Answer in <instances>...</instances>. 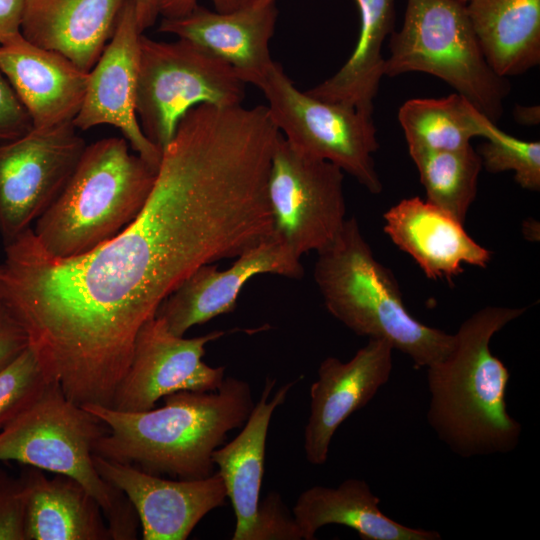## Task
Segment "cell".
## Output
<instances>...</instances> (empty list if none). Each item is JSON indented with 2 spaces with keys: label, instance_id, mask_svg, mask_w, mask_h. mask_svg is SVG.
<instances>
[{
  "label": "cell",
  "instance_id": "cell-1",
  "mask_svg": "<svg viewBox=\"0 0 540 540\" xmlns=\"http://www.w3.org/2000/svg\"><path fill=\"white\" fill-rule=\"evenodd\" d=\"M268 167L228 128L183 118L139 215L111 240L55 259L32 228L5 244L0 280L52 377L79 405L111 407L141 326L198 267L272 235Z\"/></svg>",
  "mask_w": 540,
  "mask_h": 540
},
{
  "label": "cell",
  "instance_id": "cell-2",
  "mask_svg": "<svg viewBox=\"0 0 540 540\" xmlns=\"http://www.w3.org/2000/svg\"><path fill=\"white\" fill-rule=\"evenodd\" d=\"M164 400L138 412L83 405L108 428L94 454L155 475L204 478L214 472L213 451L243 426L255 404L248 382L235 377L214 391H179Z\"/></svg>",
  "mask_w": 540,
  "mask_h": 540
},
{
  "label": "cell",
  "instance_id": "cell-3",
  "mask_svg": "<svg viewBox=\"0 0 540 540\" xmlns=\"http://www.w3.org/2000/svg\"><path fill=\"white\" fill-rule=\"evenodd\" d=\"M526 308L487 306L459 327L455 344L427 367V419L440 440L461 457L512 451L521 424L507 410L510 373L490 348L492 337Z\"/></svg>",
  "mask_w": 540,
  "mask_h": 540
},
{
  "label": "cell",
  "instance_id": "cell-4",
  "mask_svg": "<svg viewBox=\"0 0 540 540\" xmlns=\"http://www.w3.org/2000/svg\"><path fill=\"white\" fill-rule=\"evenodd\" d=\"M317 254L314 280L324 304L355 334L388 342L416 367L427 368L453 349L454 334L409 313L393 273L374 257L354 217Z\"/></svg>",
  "mask_w": 540,
  "mask_h": 540
},
{
  "label": "cell",
  "instance_id": "cell-5",
  "mask_svg": "<svg viewBox=\"0 0 540 540\" xmlns=\"http://www.w3.org/2000/svg\"><path fill=\"white\" fill-rule=\"evenodd\" d=\"M125 138L87 145L66 185L32 228L55 259L86 254L118 235L143 209L157 170Z\"/></svg>",
  "mask_w": 540,
  "mask_h": 540
},
{
  "label": "cell",
  "instance_id": "cell-6",
  "mask_svg": "<svg viewBox=\"0 0 540 540\" xmlns=\"http://www.w3.org/2000/svg\"><path fill=\"white\" fill-rule=\"evenodd\" d=\"M107 426L82 405L70 400L57 381L0 429V461L70 477L99 503L111 538H137L139 519L126 496L98 472L94 445Z\"/></svg>",
  "mask_w": 540,
  "mask_h": 540
},
{
  "label": "cell",
  "instance_id": "cell-7",
  "mask_svg": "<svg viewBox=\"0 0 540 540\" xmlns=\"http://www.w3.org/2000/svg\"><path fill=\"white\" fill-rule=\"evenodd\" d=\"M384 75H433L465 97L494 123L511 90L488 65L459 0H407L402 28L393 31Z\"/></svg>",
  "mask_w": 540,
  "mask_h": 540
},
{
  "label": "cell",
  "instance_id": "cell-8",
  "mask_svg": "<svg viewBox=\"0 0 540 540\" xmlns=\"http://www.w3.org/2000/svg\"><path fill=\"white\" fill-rule=\"evenodd\" d=\"M245 87L231 65L200 46L141 35L136 113L143 133L161 151L189 110L242 105Z\"/></svg>",
  "mask_w": 540,
  "mask_h": 540
},
{
  "label": "cell",
  "instance_id": "cell-9",
  "mask_svg": "<svg viewBox=\"0 0 540 540\" xmlns=\"http://www.w3.org/2000/svg\"><path fill=\"white\" fill-rule=\"evenodd\" d=\"M258 88L271 120L291 146L334 164L373 194L382 191L373 158L379 144L372 115L299 90L276 61Z\"/></svg>",
  "mask_w": 540,
  "mask_h": 540
},
{
  "label": "cell",
  "instance_id": "cell-10",
  "mask_svg": "<svg viewBox=\"0 0 540 540\" xmlns=\"http://www.w3.org/2000/svg\"><path fill=\"white\" fill-rule=\"evenodd\" d=\"M343 181L341 169L297 150L281 134L267 182L272 236L299 258L328 246L346 220Z\"/></svg>",
  "mask_w": 540,
  "mask_h": 540
},
{
  "label": "cell",
  "instance_id": "cell-11",
  "mask_svg": "<svg viewBox=\"0 0 540 540\" xmlns=\"http://www.w3.org/2000/svg\"><path fill=\"white\" fill-rule=\"evenodd\" d=\"M73 122L33 128L0 145V233L5 244L32 228L60 194L86 148Z\"/></svg>",
  "mask_w": 540,
  "mask_h": 540
},
{
  "label": "cell",
  "instance_id": "cell-12",
  "mask_svg": "<svg viewBox=\"0 0 540 540\" xmlns=\"http://www.w3.org/2000/svg\"><path fill=\"white\" fill-rule=\"evenodd\" d=\"M223 335V331L217 330L184 338L173 334L161 318L153 316L137 332L128 369L115 391L111 408L145 411L175 392L218 389L225 378V367H212L202 358L206 345Z\"/></svg>",
  "mask_w": 540,
  "mask_h": 540
},
{
  "label": "cell",
  "instance_id": "cell-13",
  "mask_svg": "<svg viewBox=\"0 0 540 540\" xmlns=\"http://www.w3.org/2000/svg\"><path fill=\"white\" fill-rule=\"evenodd\" d=\"M132 0H127L114 33L88 72L81 108L73 120L81 131L109 125L117 128L132 150L158 169L162 151L143 133L136 113L140 38Z\"/></svg>",
  "mask_w": 540,
  "mask_h": 540
},
{
  "label": "cell",
  "instance_id": "cell-14",
  "mask_svg": "<svg viewBox=\"0 0 540 540\" xmlns=\"http://www.w3.org/2000/svg\"><path fill=\"white\" fill-rule=\"evenodd\" d=\"M93 460L100 475L132 504L143 540H185L204 516L225 505L227 492L218 472L169 480L96 454Z\"/></svg>",
  "mask_w": 540,
  "mask_h": 540
},
{
  "label": "cell",
  "instance_id": "cell-15",
  "mask_svg": "<svg viewBox=\"0 0 540 540\" xmlns=\"http://www.w3.org/2000/svg\"><path fill=\"white\" fill-rule=\"evenodd\" d=\"M304 270L300 258L272 235L241 253L225 270L212 263L186 277L159 305L161 318L177 336L193 326L232 312L246 283L256 275L275 274L299 279Z\"/></svg>",
  "mask_w": 540,
  "mask_h": 540
},
{
  "label": "cell",
  "instance_id": "cell-16",
  "mask_svg": "<svg viewBox=\"0 0 540 540\" xmlns=\"http://www.w3.org/2000/svg\"><path fill=\"white\" fill-rule=\"evenodd\" d=\"M393 347L381 339H368L348 361L327 357L319 365L310 387V405L304 429V451L312 465H323L339 426L362 409L385 385L393 367Z\"/></svg>",
  "mask_w": 540,
  "mask_h": 540
},
{
  "label": "cell",
  "instance_id": "cell-17",
  "mask_svg": "<svg viewBox=\"0 0 540 540\" xmlns=\"http://www.w3.org/2000/svg\"><path fill=\"white\" fill-rule=\"evenodd\" d=\"M277 16L275 3L224 12L198 5L185 16L163 18L158 31L200 46L231 65L246 84L258 87L274 63L269 45Z\"/></svg>",
  "mask_w": 540,
  "mask_h": 540
},
{
  "label": "cell",
  "instance_id": "cell-18",
  "mask_svg": "<svg viewBox=\"0 0 540 540\" xmlns=\"http://www.w3.org/2000/svg\"><path fill=\"white\" fill-rule=\"evenodd\" d=\"M0 70L33 128L73 122L84 99L88 72L62 54L27 41L21 33L0 44Z\"/></svg>",
  "mask_w": 540,
  "mask_h": 540
},
{
  "label": "cell",
  "instance_id": "cell-19",
  "mask_svg": "<svg viewBox=\"0 0 540 540\" xmlns=\"http://www.w3.org/2000/svg\"><path fill=\"white\" fill-rule=\"evenodd\" d=\"M384 232L410 255L427 278L462 273L463 264L485 268L492 253L472 239L463 223L420 197L406 198L383 215Z\"/></svg>",
  "mask_w": 540,
  "mask_h": 540
},
{
  "label": "cell",
  "instance_id": "cell-20",
  "mask_svg": "<svg viewBox=\"0 0 540 540\" xmlns=\"http://www.w3.org/2000/svg\"><path fill=\"white\" fill-rule=\"evenodd\" d=\"M127 0H23L20 33L89 72Z\"/></svg>",
  "mask_w": 540,
  "mask_h": 540
},
{
  "label": "cell",
  "instance_id": "cell-21",
  "mask_svg": "<svg viewBox=\"0 0 540 540\" xmlns=\"http://www.w3.org/2000/svg\"><path fill=\"white\" fill-rule=\"evenodd\" d=\"M297 381L285 383L271 397L276 380L267 377L240 433L212 453V462L218 467L217 472L234 509L236 524L232 540H242L254 521L260 501L270 421Z\"/></svg>",
  "mask_w": 540,
  "mask_h": 540
},
{
  "label": "cell",
  "instance_id": "cell-22",
  "mask_svg": "<svg viewBox=\"0 0 540 540\" xmlns=\"http://www.w3.org/2000/svg\"><path fill=\"white\" fill-rule=\"evenodd\" d=\"M19 479L25 500L26 540H110L97 500L76 480L27 466Z\"/></svg>",
  "mask_w": 540,
  "mask_h": 540
},
{
  "label": "cell",
  "instance_id": "cell-23",
  "mask_svg": "<svg viewBox=\"0 0 540 540\" xmlns=\"http://www.w3.org/2000/svg\"><path fill=\"white\" fill-rule=\"evenodd\" d=\"M380 499L362 479L348 478L337 487L322 485L304 490L292 513L303 540L315 539L325 525H343L355 530L364 540H439L434 530L403 525L385 515Z\"/></svg>",
  "mask_w": 540,
  "mask_h": 540
},
{
  "label": "cell",
  "instance_id": "cell-24",
  "mask_svg": "<svg viewBox=\"0 0 540 540\" xmlns=\"http://www.w3.org/2000/svg\"><path fill=\"white\" fill-rule=\"evenodd\" d=\"M465 5L496 74L517 76L540 63V0H470Z\"/></svg>",
  "mask_w": 540,
  "mask_h": 540
},
{
  "label": "cell",
  "instance_id": "cell-25",
  "mask_svg": "<svg viewBox=\"0 0 540 540\" xmlns=\"http://www.w3.org/2000/svg\"><path fill=\"white\" fill-rule=\"evenodd\" d=\"M360 14L358 39L342 67L306 91L311 96L353 107L372 115L385 59L382 46L394 29V0H355Z\"/></svg>",
  "mask_w": 540,
  "mask_h": 540
},
{
  "label": "cell",
  "instance_id": "cell-26",
  "mask_svg": "<svg viewBox=\"0 0 540 540\" xmlns=\"http://www.w3.org/2000/svg\"><path fill=\"white\" fill-rule=\"evenodd\" d=\"M479 112L465 97L407 100L398 112L408 149L455 150L481 136Z\"/></svg>",
  "mask_w": 540,
  "mask_h": 540
},
{
  "label": "cell",
  "instance_id": "cell-27",
  "mask_svg": "<svg viewBox=\"0 0 540 540\" xmlns=\"http://www.w3.org/2000/svg\"><path fill=\"white\" fill-rule=\"evenodd\" d=\"M426 201L464 224L477 194L481 158L471 144L455 150L408 149Z\"/></svg>",
  "mask_w": 540,
  "mask_h": 540
},
{
  "label": "cell",
  "instance_id": "cell-28",
  "mask_svg": "<svg viewBox=\"0 0 540 540\" xmlns=\"http://www.w3.org/2000/svg\"><path fill=\"white\" fill-rule=\"evenodd\" d=\"M481 136L486 138L477 152L490 173L513 171L515 181L524 189H540V142L525 141L499 129L480 114Z\"/></svg>",
  "mask_w": 540,
  "mask_h": 540
},
{
  "label": "cell",
  "instance_id": "cell-29",
  "mask_svg": "<svg viewBox=\"0 0 540 540\" xmlns=\"http://www.w3.org/2000/svg\"><path fill=\"white\" fill-rule=\"evenodd\" d=\"M55 381L35 345L0 370V429Z\"/></svg>",
  "mask_w": 540,
  "mask_h": 540
},
{
  "label": "cell",
  "instance_id": "cell-30",
  "mask_svg": "<svg viewBox=\"0 0 540 540\" xmlns=\"http://www.w3.org/2000/svg\"><path fill=\"white\" fill-rule=\"evenodd\" d=\"M242 540H303L302 531L278 492L259 501L254 521Z\"/></svg>",
  "mask_w": 540,
  "mask_h": 540
},
{
  "label": "cell",
  "instance_id": "cell-31",
  "mask_svg": "<svg viewBox=\"0 0 540 540\" xmlns=\"http://www.w3.org/2000/svg\"><path fill=\"white\" fill-rule=\"evenodd\" d=\"M0 540H26L22 484L4 470H0Z\"/></svg>",
  "mask_w": 540,
  "mask_h": 540
},
{
  "label": "cell",
  "instance_id": "cell-32",
  "mask_svg": "<svg viewBox=\"0 0 540 540\" xmlns=\"http://www.w3.org/2000/svg\"><path fill=\"white\" fill-rule=\"evenodd\" d=\"M31 343L30 334L10 303L0 280V370Z\"/></svg>",
  "mask_w": 540,
  "mask_h": 540
},
{
  "label": "cell",
  "instance_id": "cell-33",
  "mask_svg": "<svg viewBox=\"0 0 540 540\" xmlns=\"http://www.w3.org/2000/svg\"><path fill=\"white\" fill-rule=\"evenodd\" d=\"M32 129L28 113L0 70V145L13 141Z\"/></svg>",
  "mask_w": 540,
  "mask_h": 540
},
{
  "label": "cell",
  "instance_id": "cell-34",
  "mask_svg": "<svg viewBox=\"0 0 540 540\" xmlns=\"http://www.w3.org/2000/svg\"><path fill=\"white\" fill-rule=\"evenodd\" d=\"M215 10L231 11L237 8L236 0H210ZM158 14L163 18H179L189 14L196 6L198 0H156Z\"/></svg>",
  "mask_w": 540,
  "mask_h": 540
},
{
  "label": "cell",
  "instance_id": "cell-35",
  "mask_svg": "<svg viewBox=\"0 0 540 540\" xmlns=\"http://www.w3.org/2000/svg\"><path fill=\"white\" fill-rule=\"evenodd\" d=\"M23 0H0V44L20 34Z\"/></svg>",
  "mask_w": 540,
  "mask_h": 540
},
{
  "label": "cell",
  "instance_id": "cell-36",
  "mask_svg": "<svg viewBox=\"0 0 540 540\" xmlns=\"http://www.w3.org/2000/svg\"><path fill=\"white\" fill-rule=\"evenodd\" d=\"M132 2L138 25L143 32L145 29L151 27L159 16L156 0H132Z\"/></svg>",
  "mask_w": 540,
  "mask_h": 540
},
{
  "label": "cell",
  "instance_id": "cell-37",
  "mask_svg": "<svg viewBox=\"0 0 540 540\" xmlns=\"http://www.w3.org/2000/svg\"><path fill=\"white\" fill-rule=\"evenodd\" d=\"M515 117L520 124L535 125L539 123V107L518 106L515 109Z\"/></svg>",
  "mask_w": 540,
  "mask_h": 540
},
{
  "label": "cell",
  "instance_id": "cell-38",
  "mask_svg": "<svg viewBox=\"0 0 540 540\" xmlns=\"http://www.w3.org/2000/svg\"><path fill=\"white\" fill-rule=\"evenodd\" d=\"M275 3V0H236L237 7L256 6Z\"/></svg>",
  "mask_w": 540,
  "mask_h": 540
},
{
  "label": "cell",
  "instance_id": "cell-39",
  "mask_svg": "<svg viewBox=\"0 0 540 540\" xmlns=\"http://www.w3.org/2000/svg\"><path fill=\"white\" fill-rule=\"evenodd\" d=\"M459 1H461V2H463V3H467V2L470 1V0H459Z\"/></svg>",
  "mask_w": 540,
  "mask_h": 540
},
{
  "label": "cell",
  "instance_id": "cell-40",
  "mask_svg": "<svg viewBox=\"0 0 540 540\" xmlns=\"http://www.w3.org/2000/svg\"><path fill=\"white\" fill-rule=\"evenodd\" d=\"M0 275H1V269H0Z\"/></svg>",
  "mask_w": 540,
  "mask_h": 540
}]
</instances>
